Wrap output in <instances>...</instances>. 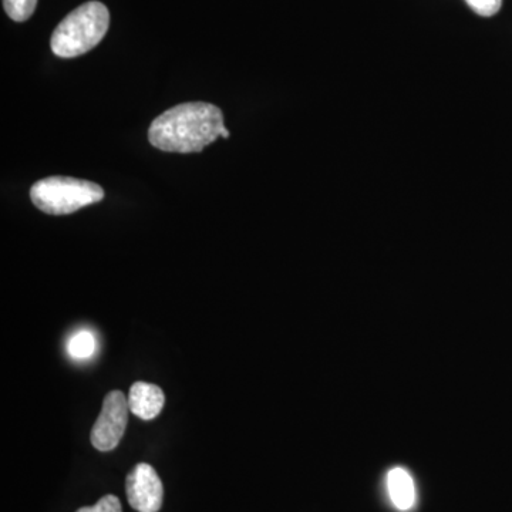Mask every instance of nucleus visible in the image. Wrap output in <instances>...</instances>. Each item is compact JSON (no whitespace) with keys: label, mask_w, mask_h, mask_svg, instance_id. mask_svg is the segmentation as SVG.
<instances>
[{"label":"nucleus","mask_w":512,"mask_h":512,"mask_svg":"<svg viewBox=\"0 0 512 512\" xmlns=\"http://www.w3.org/2000/svg\"><path fill=\"white\" fill-rule=\"evenodd\" d=\"M224 116L220 107L195 101L164 111L151 123L148 140L165 153H200L221 137Z\"/></svg>","instance_id":"f257e3e1"},{"label":"nucleus","mask_w":512,"mask_h":512,"mask_svg":"<svg viewBox=\"0 0 512 512\" xmlns=\"http://www.w3.org/2000/svg\"><path fill=\"white\" fill-rule=\"evenodd\" d=\"M109 26V9L103 3H84L69 13L53 32L52 52L63 59L82 56L99 45Z\"/></svg>","instance_id":"f03ea898"},{"label":"nucleus","mask_w":512,"mask_h":512,"mask_svg":"<svg viewBox=\"0 0 512 512\" xmlns=\"http://www.w3.org/2000/svg\"><path fill=\"white\" fill-rule=\"evenodd\" d=\"M30 198L40 211L49 215H69L104 198L100 185L70 177H49L36 181Z\"/></svg>","instance_id":"7ed1b4c3"},{"label":"nucleus","mask_w":512,"mask_h":512,"mask_svg":"<svg viewBox=\"0 0 512 512\" xmlns=\"http://www.w3.org/2000/svg\"><path fill=\"white\" fill-rule=\"evenodd\" d=\"M128 413L130 407L123 392L113 390L104 397L100 416L97 417L90 434V441L96 450L107 453L119 446L126 433Z\"/></svg>","instance_id":"20e7f679"},{"label":"nucleus","mask_w":512,"mask_h":512,"mask_svg":"<svg viewBox=\"0 0 512 512\" xmlns=\"http://www.w3.org/2000/svg\"><path fill=\"white\" fill-rule=\"evenodd\" d=\"M128 504L138 512H158L163 507L164 487L150 464H137L126 480Z\"/></svg>","instance_id":"39448f33"},{"label":"nucleus","mask_w":512,"mask_h":512,"mask_svg":"<svg viewBox=\"0 0 512 512\" xmlns=\"http://www.w3.org/2000/svg\"><path fill=\"white\" fill-rule=\"evenodd\" d=\"M127 402L134 416L150 421L156 419L163 410L165 394L157 384L137 382L130 387Z\"/></svg>","instance_id":"423d86ee"},{"label":"nucleus","mask_w":512,"mask_h":512,"mask_svg":"<svg viewBox=\"0 0 512 512\" xmlns=\"http://www.w3.org/2000/svg\"><path fill=\"white\" fill-rule=\"evenodd\" d=\"M387 488L394 507L400 511H407L416 501V488L409 471L396 467L387 474Z\"/></svg>","instance_id":"0eeeda50"},{"label":"nucleus","mask_w":512,"mask_h":512,"mask_svg":"<svg viewBox=\"0 0 512 512\" xmlns=\"http://www.w3.org/2000/svg\"><path fill=\"white\" fill-rule=\"evenodd\" d=\"M96 350V336L90 330H79V332L73 333L67 342V353L76 360L90 359Z\"/></svg>","instance_id":"6e6552de"},{"label":"nucleus","mask_w":512,"mask_h":512,"mask_svg":"<svg viewBox=\"0 0 512 512\" xmlns=\"http://www.w3.org/2000/svg\"><path fill=\"white\" fill-rule=\"evenodd\" d=\"M37 0H3V8L10 19L15 22H25L33 15Z\"/></svg>","instance_id":"1a4fd4ad"},{"label":"nucleus","mask_w":512,"mask_h":512,"mask_svg":"<svg viewBox=\"0 0 512 512\" xmlns=\"http://www.w3.org/2000/svg\"><path fill=\"white\" fill-rule=\"evenodd\" d=\"M466 3L473 12H476L478 16H483V18H491V16L497 15L501 6H503V0H466Z\"/></svg>","instance_id":"9d476101"},{"label":"nucleus","mask_w":512,"mask_h":512,"mask_svg":"<svg viewBox=\"0 0 512 512\" xmlns=\"http://www.w3.org/2000/svg\"><path fill=\"white\" fill-rule=\"evenodd\" d=\"M76 512H123V510H121L119 498L116 495L109 494L104 495L93 507H83Z\"/></svg>","instance_id":"9b49d317"}]
</instances>
